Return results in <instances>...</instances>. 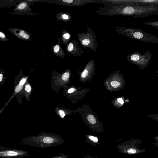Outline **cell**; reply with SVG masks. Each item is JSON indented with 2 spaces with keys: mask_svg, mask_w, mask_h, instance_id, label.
<instances>
[{
  "mask_svg": "<svg viewBox=\"0 0 158 158\" xmlns=\"http://www.w3.org/2000/svg\"><path fill=\"white\" fill-rule=\"evenodd\" d=\"M103 4L104 6L98 8L96 12L99 15L106 16L120 15L136 18L147 17L158 13V6L155 5Z\"/></svg>",
  "mask_w": 158,
  "mask_h": 158,
  "instance_id": "cell-1",
  "label": "cell"
},
{
  "mask_svg": "<svg viewBox=\"0 0 158 158\" xmlns=\"http://www.w3.org/2000/svg\"><path fill=\"white\" fill-rule=\"evenodd\" d=\"M114 31L120 35L135 40L158 43V37L140 28L118 26L114 28Z\"/></svg>",
  "mask_w": 158,
  "mask_h": 158,
  "instance_id": "cell-2",
  "label": "cell"
},
{
  "mask_svg": "<svg viewBox=\"0 0 158 158\" xmlns=\"http://www.w3.org/2000/svg\"><path fill=\"white\" fill-rule=\"evenodd\" d=\"M87 29L86 32H78L77 40L85 49L88 48L95 52L98 48L96 35L90 28L87 27Z\"/></svg>",
  "mask_w": 158,
  "mask_h": 158,
  "instance_id": "cell-3",
  "label": "cell"
},
{
  "mask_svg": "<svg viewBox=\"0 0 158 158\" xmlns=\"http://www.w3.org/2000/svg\"><path fill=\"white\" fill-rule=\"evenodd\" d=\"M152 57V53L147 50L143 53L139 52L130 53L127 59L130 62L138 66L140 69H144L148 65Z\"/></svg>",
  "mask_w": 158,
  "mask_h": 158,
  "instance_id": "cell-4",
  "label": "cell"
},
{
  "mask_svg": "<svg viewBox=\"0 0 158 158\" xmlns=\"http://www.w3.org/2000/svg\"><path fill=\"white\" fill-rule=\"evenodd\" d=\"M60 4L68 6H82L89 3H102V0H61L58 1Z\"/></svg>",
  "mask_w": 158,
  "mask_h": 158,
  "instance_id": "cell-5",
  "label": "cell"
},
{
  "mask_svg": "<svg viewBox=\"0 0 158 158\" xmlns=\"http://www.w3.org/2000/svg\"><path fill=\"white\" fill-rule=\"evenodd\" d=\"M65 48L67 53H70L73 57H80L84 53V51L79 45L78 42L73 39L66 45Z\"/></svg>",
  "mask_w": 158,
  "mask_h": 158,
  "instance_id": "cell-6",
  "label": "cell"
},
{
  "mask_svg": "<svg viewBox=\"0 0 158 158\" xmlns=\"http://www.w3.org/2000/svg\"><path fill=\"white\" fill-rule=\"evenodd\" d=\"M11 33L18 38L25 41H30L32 36L30 33L23 29L17 28L9 29Z\"/></svg>",
  "mask_w": 158,
  "mask_h": 158,
  "instance_id": "cell-7",
  "label": "cell"
},
{
  "mask_svg": "<svg viewBox=\"0 0 158 158\" xmlns=\"http://www.w3.org/2000/svg\"><path fill=\"white\" fill-rule=\"evenodd\" d=\"M60 37H59L58 39L57 44L52 46V50L54 54L59 57L64 58L65 56V53L61 48L60 43Z\"/></svg>",
  "mask_w": 158,
  "mask_h": 158,
  "instance_id": "cell-8",
  "label": "cell"
},
{
  "mask_svg": "<svg viewBox=\"0 0 158 158\" xmlns=\"http://www.w3.org/2000/svg\"><path fill=\"white\" fill-rule=\"evenodd\" d=\"M27 1H23L17 5L13 10L20 12H27V10H30L29 6Z\"/></svg>",
  "mask_w": 158,
  "mask_h": 158,
  "instance_id": "cell-9",
  "label": "cell"
},
{
  "mask_svg": "<svg viewBox=\"0 0 158 158\" xmlns=\"http://www.w3.org/2000/svg\"><path fill=\"white\" fill-rule=\"evenodd\" d=\"M56 19L65 22L70 21L72 18L71 15L67 12H60L56 15Z\"/></svg>",
  "mask_w": 158,
  "mask_h": 158,
  "instance_id": "cell-10",
  "label": "cell"
},
{
  "mask_svg": "<svg viewBox=\"0 0 158 158\" xmlns=\"http://www.w3.org/2000/svg\"><path fill=\"white\" fill-rule=\"evenodd\" d=\"M61 41L64 45H66L71 38V35L65 29H63L62 31Z\"/></svg>",
  "mask_w": 158,
  "mask_h": 158,
  "instance_id": "cell-11",
  "label": "cell"
},
{
  "mask_svg": "<svg viewBox=\"0 0 158 158\" xmlns=\"http://www.w3.org/2000/svg\"><path fill=\"white\" fill-rule=\"evenodd\" d=\"M143 24L154 27H158V21L146 22L144 23Z\"/></svg>",
  "mask_w": 158,
  "mask_h": 158,
  "instance_id": "cell-12",
  "label": "cell"
},
{
  "mask_svg": "<svg viewBox=\"0 0 158 158\" xmlns=\"http://www.w3.org/2000/svg\"><path fill=\"white\" fill-rule=\"evenodd\" d=\"M87 119L89 122L92 124H94L96 122V120L94 117L92 115L88 116Z\"/></svg>",
  "mask_w": 158,
  "mask_h": 158,
  "instance_id": "cell-13",
  "label": "cell"
},
{
  "mask_svg": "<svg viewBox=\"0 0 158 158\" xmlns=\"http://www.w3.org/2000/svg\"><path fill=\"white\" fill-rule=\"evenodd\" d=\"M0 40L3 42H6L9 40L6 38L5 34L2 32L0 31Z\"/></svg>",
  "mask_w": 158,
  "mask_h": 158,
  "instance_id": "cell-14",
  "label": "cell"
},
{
  "mask_svg": "<svg viewBox=\"0 0 158 158\" xmlns=\"http://www.w3.org/2000/svg\"><path fill=\"white\" fill-rule=\"evenodd\" d=\"M43 141L45 143H50L53 142V139L52 138L50 137H45L43 139Z\"/></svg>",
  "mask_w": 158,
  "mask_h": 158,
  "instance_id": "cell-15",
  "label": "cell"
},
{
  "mask_svg": "<svg viewBox=\"0 0 158 158\" xmlns=\"http://www.w3.org/2000/svg\"><path fill=\"white\" fill-rule=\"evenodd\" d=\"M70 77V74L68 72L64 73L62 76V79L64 81L68 80Z\"/></svg>",
  "mask_w": 158,
  "mask_h": 158,
  "instance_id": "cell-16",
  "label": "cell"
},
{
  "mask_svg": "<svg viewBox=\"0 0 158 158\" xmlns=\"http://www.w3.org/2000/svg\"><path fill=\"white\" fill-rule=\"evenodd\" d=\"M120 83L119 82L116 81H113L111 83V86L113 88H117L120 86Z\"/></svg>",
  "mask_w": 158,
  "mask_h": 158,
  "instance_id": "cell-17",
  "label": "cell"
},
{
  "mask_svg": "<svg viewBox=\"0 0 158 158\" xmlns=\"http://www.w3.org/2000/svg\"><path fill=\"white\" fill-rule=\"evenodd\" d=\"M17 154V152L12 151H9L7 153V154L9 156H15Z\"/></svg>",
  "mask_w": 158,
  "mask_h": 158,
  "instance_id": "cell-18",
  "label": "cell"
},
{
  "mask_svg": "<svg viewBox=\"0 0 158 158\" xmlns=\"http://www.w3.org/2000/svg\"><path fill=\"white\" fill-rule=\"evenodd\" d=\"M25 89L27 92H30L31 90V87L28 84H27L25 85Z\"/></svg>",
  "mask_w": 158,
  "mask_h": 158,
  "instance_id": "cell-19",
  "label": "cell"
},
{
  "mask_svg": "<svg viewBox=\"0 0 158 158\" xmlns=\"http://www.w3.org/2000/svg\"><path fill=\"white\" fill-rule=\"evenodd\" d=\"M59 114L60 115L61 117L62 118H63L65 116V113L64 111L62 110H60L59 111Z\"/></svg>",
  "mask_w": 158,
  "mask_h": 158,
  "instance_id": "cell-20",
  "label": "cell"
},
{
  "mask_svg": "<svg viewBox=\"0 0 158 158\" xmlns=\"http://www.w3.org/2000/svg\"><path fill=\"white\" fill-rule=\"evenodd\" d=\"M89 138L91 140L95 142H97L98 141V138L96 137L90 136H89Z\"/></svg>",
  "mask_w": 158,
  "mask_h": 158,
  "instance_id": "cell-21",
  "label": "cell"
},
{
  "mask_svg": "<svg viewBox=\"0 0 158 158\" xmlns=\"http://www.w3.org/2000/svg\"><path fill=\"white\" fill-rule=\"evenodd\" d=\"M26 80L25 78H23L22 79L21 81H20L19 84V85L21 86L23 85L26 82Z\"/></svg>",
  "mask_w": 158,
  "mask_h": 158,
  "instance_id": "cell-22",
  "label": "cell"
},
{
  "mask_svg": "<svg viewBox=\"0 0 158 158\" xmlns=\"http://www.w3.org/2000/svg\"><path fill=\"white\" fill-rule=\"evenodd\" d=\"M117 101L121 104H123L124 103V102L123 101L122 99L120 98H117Z\"/></svg>",
  "mask_w": 158,
  "mask_h": 158,
  "instance_id": "cell-23",
  "label": "cell"
},
{
  "mask_svg": "<svg viewBox=\"0 0 158 158\" xmlns=\"http://www.w3.org/2000/svg\"><path fill=\"white\" fill-rule=\"evenodd\" d=\"M75 89L74 88H71L68 90V93H71L75 91Z\"/></svg>",
  "mask_w": 158,
  "mask_h": 158,
  "instance_id": "cell-24",
  "label": "cell"
},
{
  "mask_svg": "<svg viewBox=\"0 0 158 158\" xmlns=\"http://www.w3.org/2000/svg\"><path fill=\"white\" fill-rule=\"evenodd\" d=\"M22 87L21 86H19L18 87V88H16L15 89V91L16 92H18L21 89Z\"/></svg>",
  "mask_w": 158,
  "mask_h": 158,
  "instance_id": "cell-25",
  "label": "cell"
},
{
  "mask_svg": "<svg viewBox=\"0 0 158 158\" xmlns=\"http://www.w3.org/2000/svg\"><path fill=\"white\" fill-rule=\"evenodd\" d=\"M153 139L156 142H158V136L154 137L153 138Z\"/></svg>",
  "mask_w": 158,
  "mask_h": 158,
  "instance_id": "cell-26",
  "label": "cell"
},
{
  "mask_svg": "<svg viewBox=\"0 0 158 158\" xmlns=\"http://www.w3.org/2000/svg\"><path fill=\"white\" fill-rule=\"evenodd\" d=\"M152 144L154 146L158 148V142H155L152 143Z\"/></svg>",
  "mask_w": 158,
  "mask_h": 158,
  "instance_id": "cell-27",
  "label": "cell"
},
{
  "mask_svg": "<svg viewBox=\"0 0 158 158\" xmlns=\"http://www.w3.org/2000/svg\"><path fill=\"white\" fill-rule=\"evenodd\" d=\"M3 79V75L1 73L0 74V81L1 82Z\"/></svg>",
  "mask_w": 158,
  "mask_h": 158,
  "instance_id": "cell-28",
  "label": "cell"
},
{
  "mask_svg": "<svg viewBox=\"0 0 158 158\" xmlns=\"http://www.w3.org/2000/svg\"><path fill=\"white\" fill-rule=\"evenodd\" d=\"M156 27V28L158 30V27Z\"/></svg>",
  "mask_w": 158,
  "mask_h": 158,
  "instance_id": "cell-29",
  "label": "cell"
},
{
  "mask_svg": "<svg viewBox=\"0 0 158 158\" xmlns=\"http://www.w3.org/2000/svg\"><path fill=\"white\" fill-rule=\"evenodd\" d=\"M131 158H136V157H134Z\"/></svg>",
  "mask_w": 158,
  "mask_h": 158,
  "instance_id": "cell-30",
  "label": "cell"
},
{
  "mask_svg": "<svg viewBox=\"0 0 158 158\" xmlns=\"http://www.w3.org/2000/svg\"><path fill=\"white\" fill-rule=\"evenodd\" d=\"M157 120H158V118H157ZM157 126H158V125H157Z\"/></svg>",
  "mask_w": 158,
  "mask_h": 158,
  "instance_id": "cell-31",
  "label": "cell"
},
{
  "mask_svg": "<svg viewBox=\"0 0 158 158\" xmlns=\"http://www.w3.org/2000/svg\"><path fill=\"white\" fill-rule=\"evenodd\" d=\"M156 158H158V157H156Z\"/></svg>",
  "mask_w": 158,
  "mask_h": 158,
  "instance_id": "cell-32",
  "label": "cell"
},
{
  "mask_svg": "<svg viewBox=\"0 0 158 158\" xmlns=\"http://www.w3.org/2000/svg\"></svg>",
  "mask_w": 158,
  "mask_h": 158,
  "instance_id": "cell-33",
  "label": "cell"
}]
</instances>
